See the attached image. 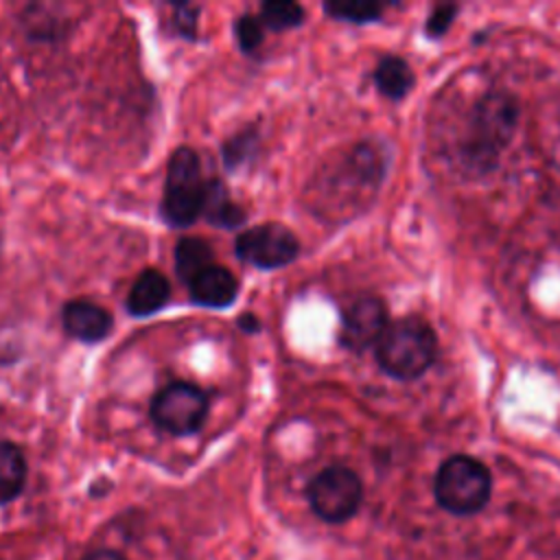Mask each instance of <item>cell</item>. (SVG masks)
Here are the masks:
<instances>
[{"instance_id":"20","label":"cell","mask_w":560,"mask_h":560,"mask_svg":"<svg viewBox=\"0 0 560 560\" xmlns=\"http://www.w3.org/2000/svg\"><path fill=\"white\" fill-rule=\"evenodd\" d=\"M457 11H459L457 4H438L427 18V26H424L427 35L429 37H442L448 31V26L453 24Z\"/></svg>"},{"instance_id":"13","label":"cell","mask_w":560,"mask_h":560,"mask_svg":"<svg viewBox=\"0 0 560 560\" xmlns=\"http://www.w3.org/2000/svg\"><path fill=\"white\" fill-rule=\"evenodd\" d=\"M374 83L383 96L392 101H400L411 92L416 83V74L402 57L387 55L374 68Z\"/></svg>"},{"instance_id":"23","label":"cell","mask_w":560,"mask_h":560,"mask_svg":"<svg viewBox=\"0 0 560 560\" xmlns=\"http://www.w3.org/2000/svg\"><path fill=\"white\" fill-rule=\"evenodd\" d=\"M238 326H241L245 332H258L260 322H258V317H256L254 313H243V315L238 317Z\"/></svg>"},{"instance_id":"6","label":"cell","mask_w":560,"mask_h":560,"mask_svg":"<svg viewBox=\"0 0 560 560\" xmlns=\"http://www.w3.org/2000/svg\"><path fill=\"white\" fill-rule=\"evenodd\" d=\"M208 394L192 383L175 381L162 387L151 400V420L171 435L197 433L208 416Z\"/></svg>"},{"instance_id":"10","label":"cell","mask_w":560,"mask_h":560,"mask_svg":"<svg viewBox=\"0 0 560 560\" xmlns=\"http://www.w3.org/2000/svg\"><path fill=\"white\" fill-rule=\"evenodd\" d=\"M61 324L66 332L83 343L103 341L112 330V315L90 302V300H70L61 308Z\"/></svg>"},{"instance_id":"16","label":"cell","mask_w":560,"mask_h":560,"mask_svg":"<svg viewBox=\"0 0 560 560\" xmlns=\"http://www.w3.org/2000/svg\"><path fill=\"white\" fill-rule=\"evenodd\" d=\"M260 20L265 28L289 31L304 22V9L291 0H269L260 7Z\"/></svg>"},{"instance_id":"1","label":"cell","mask_w":560,"mask_h":560,"mask_svg":"<svg viewBox=\"0 0 560 560\" xmlns=\"http://www.w3.org/2000/svg\"><path fill=\"white\" fill-rule=\"evenodd\" d=\"M518 101L508 92L483 94L470 114L462 142V162L475 175L492 171L518 125Z\"/></svg>"},{"instance_id":"21","label":"cell","mask_w":560,"mask_h":560,"mask_svg":"<svg viewBox=\"0 0 560 560\" xmlns=\"http://www.w3.org/2000/svg\"><path fill=\"white\" fill-rule=\"evenodd\" d=\"M175 24H177V33L184 37H192L195 28H197V9L192 7H175V15H173Z\"/></svg>"},{"instance_id":"7","label":"cell","mask_w":560,"mask_h":560,"mask_svg":"<svg viewBox=\"0 0 560 560\" xmlns=\"http://www.w3.org/2000/svg\"><path fill=\"white\" fill-rule=\"evenodd\" d=\"M234 254L252 267L278 269L298 258L300 241L287 225L269 221L238 232L234 238Z\"/></svg>"},{"instance_id":"2","label":"cell","mask_w":560,"mask_h":560,"mask_svg":"<svg viewBox=\"0 0 560 560\" xmlns=\"http://www.w3.org/2000/svg\"><path fill=\"white\" fill-rule=\"evenodd\" d=\"M438 354L433 328L420 315L392 322L376 343V361L385 374L398 381L420 378Z\"/></svg>"},{"instance_id":"14","label":"cell","mask_w":560,"mask_h":560,"mask_svg":"<svg viewBox=\"0 0 560 560\" xmlns=\"http://www.w3.org/2000/svg\"><path fill=\"white\" fill-rule=\"evenodd\" d=\"M26 483V459L20 446L0 440V505L18 499Z\"/></svg>"},{"instance_id":"15","label":"cell","mask_w":560,"mask_h":560,"mask_svg":"<svg viewBox=\"0 0 560 560\" xmlns=\"http://www.w3.org/2000/svg\"><path fill=\"white\" fill-rule=\"evenodd\" d=\"M212 265V247L199 236H184L175 245V271L182 282H188L201 269Z\"/></svg>"},{"instance_id":"11","label":"cell","mask_w":560,"mask_h":560,"mask_svg":"<svg viewBox=\"0 0 560 560\" xmlns=\"http://www.w3.org/2000/svg\"><path fill=\"white\" fill-rule=\"evenodd\" d=\"M171 298V282L158 269H144L136 276L129 295H127V311L133 317H147L158 313L168 304Z\"/></svg>"},{"instance_id":"4","label":"cell","mask_w":560,"mask_h":560,"mask_svg":"<svg viewBox=\"0 0 560 560\" xmlns=\"http://www.w3.org/2000/svg\"><path fill=\"white\" fill-rule=\"evenodd\" d=\"M206 179L201 177L199 158L192 149L179 147L171 153L166 164V179L162 192V217L173 228H186L203 212Z\"/></svg>"},{"instance_id":"3","label":"cell","mask_w":560,"mask_h":560,"mask_svg":"<svg viewBox=\"0 0 560 560\" xmlns=\"http://www.w3.org/2000/svg\"><path fill=\"white\" fill-rule=\"evenodd\" d=\"M492 494V475L483 462L457 453L446 457L433 477L435 503L453 516L481 512Z\"/></svg>"},{"instance_id":"22","label":"cell","mask_w":560,"mask_h":560,"mask_svg":"<svg viewBox=\"0 0 560 560\" xmlns=\"http://www.w3.org/2000/svg\"><path fill=\"white\" fill-rule=\"evenodd\" d=\"M81 560H127V558H125L122 553L114 551V549L103 547V549H92V551H88Z\"/></svg>"},{"instance_id":"9","label":"cell","mask_w":560,"mask_h":560,"mask_svg":"<svg viewBox=\"0 0 560 560\" xmlns=\"http://www.w3.org/2000/svg\"><path fill=\"white\" fill-rule=\"evenodd\" d=\"M186 287L195 304L206 308H225L236 300L241 282L228 267L212 262L192 276Z\"/></svg>"},{"instance_id":"12","label":"cell","mask_w":560,"mask_h":560,"mask_svg":"<svg viewBox=\"0 0 560 560\" xmlns=\"http://www.w3.org/2000/svg\"><path fill=\"white\" fill-rule=\"evenodd\" d=\"M212 225L223 230L241 228L247 219L241 203H236L230 197L228 186L221 179H208L206 182V197H203V212H201Z\"/></svg>"},{"instance_id":"5","label":"cell","mask_w":560,"mask_h":560,"mask_svg":"<svg viewBox=\"0 0 560 560\" xmlns=\"http://www.w3.org/2000/svg\"><path fill=\"white\" fill-rule=\"evenodd\" d=\"M306 501L319 521L339 525L359 512L363 501V483L352 468L332 464L308 481Z\"/></svg>"},{"instance_id":"17","label":"cell","mask_w":560,"mask_h":560,"mask_svg":"<svg viewBox=\"0 0 560 560\" xmlns=\"http://www.w3.org/2000/svg\"><path fill=\"white\" fill-rule=\"evenodd\" d=\"M324 11L332 20H343L352 24L374 22L383 15V4L378 2H363V0H348V2H326Z\"/></svg>"},{"instance_id":"19","label":"cell","mask_w":560,"mask_h":560,"mask_svg":"<svg viewBox=\"0 0 560 560\" xmlns=\"http://www.w3.org/2000/svg\"><path fill=\"white\" fill-rule=\"evenodd\" d=\"M256 144V131L254 129H243L241 133L232 136L225 144H223V160L228 168H236L241 166L245 160H249L247 155H252V149Z\"/></svg>"},{"instance_id":"8","label":"cell","mask_w":560,"mask_h":560,"mask_svg":"<svg viewBox=\"0 0 560 560\" xmlns=\"http://www.w3.org/2000/svg\"><path fill=\"white\" fill-rule=\"evenodd\" d=\"M389 322H387V308L383 300L374 295L357 298L341 315L339 343L346 350L361 354L372 346L376 348Z\"/></svg>"},{"instance_id":"18","label":"cell","mask_w":560,"mask_h":560,"mask_svg":"<svg viewBox=\"0 0 560 560\" xmlns=\"http://www.w3.org/2000/svg\"><path fill=\"white\" fill-rule=\"evenodd\" d=\"M234 35L238 42V48L247 55L256 52L265 39V24L260 20V15H252V13H243L236 24H234Z\"/></svg>"}]
</instances>
